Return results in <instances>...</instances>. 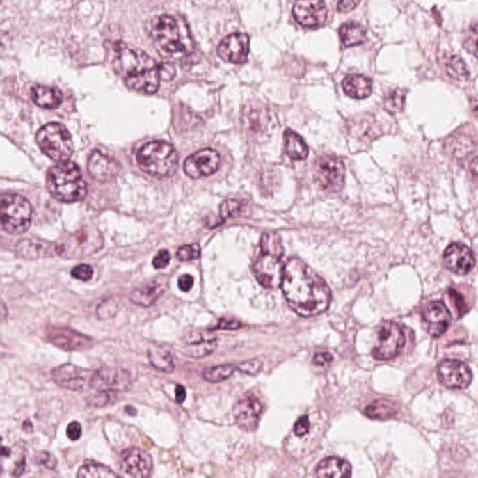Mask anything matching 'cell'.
Here are the masks:
<instances>
[{"label": "cell", "mask_w": 478, "mask_h": 478, "mask_svg": "<svg viewBox=\"0 0 478 478\" xmlns=\"http://www.w3.org/2000/svg\"><path fill=\"white\" fill-rule=\"evenodd\" d=\"M31 98L40 108L54 109L61 105L64 95L56 87L35 86L31 90Z\"/></svg>", "instance_id": "cell-27"}, {"label": "cell", "mask_w": 478, "mask_h": 478, "mask_svg": "<svg viewBox=\"0 0 478 478\" xmlns=\"http://www.w3.org/2000/svg\"><path fill=\"white\" fill-rule=\"evenodd\" d=\"M77 477L80 478L117 477L118 475L108 466L99 463H87L79 469Z\"/></svg>", "instance_id": "cell-34"}, {"label": "cell", "mask_w": 478, "mask_h": 478, "mask_svg": "<svg viewBox=\"0 0 478 478\" xmlns=\"http://www.w3.org/2000/svg\"><path fill=\"white\" fill-rule=\"evenodd\" d=\"M37 143L43 154L56 162L68 161L74 152L72 136L61 124H49L38 131Z\"/></svg>", "instance_id": "cell-6"}, {"label": "cell", "mask_w": 478, "mask_h": 478, "mask_svg": "<svg viewBox=\"0 0 478 478\" xmlns=\"http://www.w3.org/2000/svg\"><path fill=\"white\" fill-rule=\"evenodd\" d=\"M24 468H26V460L23 459L21 461H19L15 470H13V475H15V477H20V475L24 474Z\"/></svg>", "instance_id": "cell-58"}, {"label": "cell", "mask_w": 478, "mask_h": 478, "mask_svg": "<svg viewBox=\"0 0 478 478\" xmlns=\"http://www.w3.org/2000/svg\"><path fill=\"white\" fill-rule=\"evenodd\" d=\"M116 72L124 78L128 88L143 94H155L159 89L160 65L144 51L120 45L113 60Z\"/></svg>", "instance_id": "cell-2"}, {"label": "cell", "mask_w": 478, "mask_h": 478, "mask_svg": "<svg viewBox=\"0 0 478 478\" xmlns=\"http://www.w3.org/2000/svg\"><path fill=\"white\" fill-rule=\"evenodd\" d=\"M315 179L321 189L338 192L345 182L346 169L342 161L334 155H322L316 161Z\"/></svg>", "instance_id": "cell-8"}, {"label": "cell", "mask_w": 478, "mask_h": 478, "mask_svg": "<svg viewBox=\"0 0 478 478\" xmlns=\"http://www.w3.org/2000/svg\"><path fill=\"white\" fill-rule=\"evenodd\" d=\"M18 255L27 259L45 258L56 253V245L37 239L20 240L16 246Z\"/></svg>", "instance_id": "cell-26"}, {"label": "cell", "mask_w": 478, "mask_h": 478, "mask_svg": "<svg viewBox=\"0 0 478 478\" xmlns=\"http://www.w3.org/2000/svg\"><path fill=\"white\" fill-rule=\"evenodd\" d=\"M1 454L3 457H9L10 455V449H7V447H2Z\"/></svg>", "instance_id": "cell-61"}, {"label": "cell", "mask_w": 478, "mask_h": 478, "mask_svg": "<svg viewBox=\"0 0 478 478\" xmlns=\"http://www.w3.org/2000/svg\"><path fill=\"white\" fill-rule=\"evenodd\" d=\"M340 35L341 40L346 47L363 45L366 40L365 27L353 22L342 24L340 29Z\"/></svg>", "instance_id": "cell-32"}, {"label": "cell", "mask_w": 478, "mask_h": 478, "mask_svg": "<svg viewBox=\"0 0 478 478\" xmlns=\"http://www.w3.org/2000/svg\"><path fill=\"white\" fill-rule=\"evenodd\" d=\"M150 363L161 372L171 374L175 371L174 357L170 351L160 346H154L148 351Z\"/></svg>", "instance_id": "cell-31"}, {"label": "cell", "mask_w": 478, "mask_h": 478, "mask_svg": "<svg viewBox=\"0 0 478 478\" xmlns=\"http://www.w3.org/2000/svg\"><path fill=\"white\" fill-rule=\"evenodd\" d=\"M160 72L161 78L164 81L173 80L175 75H176V70H175L173 65L169 64L160 65Z\"/></svg>", "instance_id": "cell-54"}, {"label": "cell", "mask_w": 478, "mask_h": 478, "mask_svg": "<svg viewBox=\"0 0 478 478\" xmlns=\"http://www.w3.org/2000/svg\"><path fill=\"white\" fill-rule=\"evenodd\" d=\"M136 162L145 173L158 177H170L177 171L179 154L168 142L152 141L139 150Z\"/></svg>", "instance_id": "cell-5"}, {"label": "cell", "mask_w": 478, "mask_h": 478, "mask_svg": "<svg viewBox=\"0 0 478 478\" xmlns=\"http://www.w3.org/2000/svg\"><path fill=\"white\" fill-rule=\"evenodd\" d=\"M366 416L374 420H388L396 416L397 411L390 401L381 399L370 404L365 408Z\"/></svg>", "instance_id": "cell-33"}, {"label": "cell", "mask_w": 478, "mask_h": 478, "mask_svg": "<svg viewBox=\"0 0 478 478\" xmlns=\"http://www.w3.org/2000/svg\"><path fill=\"white\" fill-rule=\"evenodd\" d=\"M263 367V363H262L260 360L254 359L251 360H248L241 363L237 367V369L241 371V372L247 374V375H256L262 370Z\"/></svg>", "instance_id": "cell-46"}, {"label": "cell", "mask_w": 478, "mask_h": 478, "mask_svg": "<svg viewBox=\"0 0 478 478\" xmlns=\"http://www.w3.org/2000/svg\"><path fill=\"white\" fill-rule=\"evenodd\" d=\"M406 337L400 325L386 321L379 330L378 345L373 349L376 360H387L397 357L403 351Z\"/></svg>", "instance_id": "cell-9"}, {"label": "cell", "mask_w": 478, "mask_h": 478, "mask_svg": "<svg viewBox=\"0 0 478 478\" xmlns=\"http://www.w3.org/2000/svg\"><path fill=\"white\" fill-rule=\"evenodd\" d=\"M263 411L260 401L254 396H245L236 404L234 417L237 424L245 431L255 430Z\"/></svg>", "instance_id": "cell-22"}, {"label": "cell", "mask_w": 478, "mask_h": 478, "mask_svg": "<svg viewBox=\"0 0 478 478\" xmlns=\"http://www.w3.org/2000/svg\"><path fill=\"white\" fill-rule=\"evenodd\" d=\"M333 358L332 355L328 353V352H321V353H317L315 357H314V363L317 365H326L328 363L332 362Z\"/></svg>", "instance_id": "cell-56"}, {"label": "cell", "mask_w": 478, "mask_h": 478, "mask_svg": "<svg viewBox=\"0 0 478 478\" xmlns=\"http://www.w3.org/2000/svg\"><path fill=\"white\" fill-rule=\"evenodd\" d=\"M46 335L53 345L65 351H83L94 346L91 337L70 328L51 327Z\"/></svg>", "instance_id": "cell-15"}, {"label": "cell", "mask_w": 478, "mask_h": 478, "mask_svg": "<svg viewBox=\"0 0 478 478\" xmlns=\"http://www.w3.org/2000/svg\"><path fill=\"white\" fill-rule=\"evenodd\" d=\"M175 393H176V401L179 404H182L186 399V390L182 385H177Z\"/></svg>", "instance_id": "cell-57"}, {"label": "cell", "mask_w": 478, "mask_h": 478, "mask_svg": "<svg viewBox=\"0 0 478 478\" xmlns=\"http://www.w3.org/2000/svg\"><path fill=\"white\" fill-rule=\"evenodd\" d=\"M166 284L168 282L164 278H155L148 283H145L131 292L130 301L141 307H151L165 292Z\"/></svg>", "instance_id": "cell-24"}, {"label": "cell", "mask_w": 478, "mask_h": 478, "mask_svg": "<svg viewBox=\"0 0 478 478\" xmlns=\"http://www.w3.org/2000/svg\"><path fill=\"white\" fill-rule=\"evenodd\" d=\"M443 261L447 269L458 275L468 274L475 264L474 253L461 243L449 245L445 250Z\"/></svg>", "instance_id": "cell-21"}, {"label": "cell", "mask_w": 478, "mask_h": 478, "mask_svg": "<svg viewBox=\"0 0 478 478\" xmlns=\"http://www.w3.org/2000/svg\"><path fill=\"white\" fill-rule=\"evenodd\" d=\"M37 464H40V465H43L45 466L46 468L48 469H54L56 468L57 461L56 460V458L54 457V456H51V454H49L47 452H42L40 453L39 455L37 456Z\"/></svg>", "instance_id": "cell-48"}, {"label": "cell", "mask_w": 478, "mask_h": 478, "mask_svg": "<svg viewBox=\"0 0 478 478\" xmlns=\"http://www.w3.org/2000/svg\"><path fill=\"white\" fill-rule=\"evenodd\" d=\"M470 168H471L472 177H474V179L477 180L478 183V157H475V159L472 161Z\"/></svg>", "instance_id": "cell-59"}, {"label": "cell", "mask_w": 478, "mask_h": 478, "mask_svg": "<svg viewBox=\"0 0 478 478\" xmlns=\"http://www.w3.org/2000/svg\"><path fill=\"white\" fill-rule=\"evenodd\" d=\"M287 154L294 160H305L308 157V147L304 139L291 129L284 133Z\"/></svg>", "instance_id": "cell-30"}, {"label": "cell", "mask_w": 478, "mask_h": 478, "mask_svg": "<svg viewBox=\"0 0 478 478\" xmlns=\"http://www.w3.org/2000/svg\"><path fill=\"white\" fill-rule=\"evenodd\" d=\"M243 205L236 199H228L220 207V215L223 221L237 217L242 212Z\"/></svg>", "instance_id": "cell-39"}, {"label": "cell", "mask_w": 478, "mask_h": 478, "mask_svg": "<svg viewBox=\"0 0 478 478\" xmlns=\"http://www.w3.org/2000/svg\"><path fill=\"white\" fill-rule=\"evenodd\" d=\"M81 433H83V429H81V423L72 422L68 424L67 436L71 441H77V440L81 438Z\"/></svg>", "instance_id": "cell-50"}, {"label": "cell", "mask_w": 478, "mask_h": 478, "mask_svg": "<svg viewBox=\"0 0 478 478\" xmlns=\"http://www.w3.org/2000/svg\"><path fill=\"white\" fill-rule=\"evenodd\" d=\"M237 369L236 365H223L215 366V367L207 368L204 371V379L209 382H221L230 378L234 370Z\"/></svg>", "instance_id": "cell-37"}, {"label": "cell", "mask_w": 478, "mask_h": 478, "mask_svg": "<svg viewBox=\"0 0 478 478\" xmlns=\"http://www.w3.org/2000/svg\"><path fill=\"white\" fill-rule=\"evenodd\" d=\"M310 423L308 416H303L300 417L296 425H294V433L297 436H305L310 431Z\"/></svg>", "instance_id": "cell-49"}, {"label": "cell", "mask_w": 478, "mask_h": 478, "mask_svg": "<svg viewBox=\"0 0 478 478\" xmlns=\"http://www.w3.org/2000/svg\"><path fill=\"white\" fill-rule=\"evenodd\" d=\"M221 157L212 149L201 150L188 157L184 162V171L192 179L210 176L218 170Z\"/></svg>", "instance_id": "cell-16"}, {"label": "cell", "mask_w": 478, "mask_h": 478, "mask_svg": "<svg viewBox=\"0 0 478 478\" xmlns=\"http://www.w3.org/2000/svg\"><path fill=\"white\" fill-rule=\"evenodd\" d=\"M119 307L113 300H106L101 303L97 308V314L100 319H108L113 318L118 312Z\"/></svg>", "instance_id": "cell-44"}, {"label": "cell", "mask_w": 478, "mask_h": 478, "mask_svg": "<svg viewBox=\"0 0 478 478\" xmlns=\"http://www.w3.org/2000/svg\"><path fill=\"white\" fill-rule=\"evenodd\" d=\"M95 371L84 369L74 365H62L51 371V379L59 387L73 390V392H83L90 389L92 384L93 376Z\"/></svg>", "instance_id": "cell-10"}, {"label": "cell", "mask_w": 478, "mask_h": 478, "mask_svg": "<svg viewBox=\"0 0 478 478\" xmlns=\"http://www.w3.org/2000/svg\"><path fill=\"white\" fill-rule=\"evenodd\" d=\"M71 276L76 280L88 281L91 280L94 271L89 264H79V266L74 267L70 272Z\"/></svg>", "instance_id": "cell-45"}, {"label": "cell", "mask_w": 478, "mask_h": 478, "mask_svg": "<svg viewBox=\"0 0 478 478\" xmlns=\"http://www.w3.org/2000/svg\"><path fill=\"white\" fill-rule=\"evenodd\" d=\"M360 0H340L337 10L340 13H349L354 10L360 4Z\"/></svg>", "instance_id": "cell-51"}, {"label": "cell", "mask_w": 478, "mask_h": 478, "mask_svg": "<svg viewBox=\"0 0 478 478\" xmlns=\"http://www.w3.org/2000/svg\"><path fill=\"white\" fill-rule=\"evenodd\" d=\"M464 48L478 59V24L470 27L463 43Z\"/></svg>", "instance_id": "cell-41"}, {"label": "cell", "mask_w": 478, "mask_h": 478, "mask_svg": "<svg viewBox=\"0 0 478 478\" xmlns=\"http://www.w3.org/2000/svg\"><path fill=\"white\" fill-rule=\"evenodd\" d=\"M150 34L163 53L177 54L192 51L193 42L186 26L173 16L163 15L152 19Z\"/></svg>", "instance_id": "cell-4"}, {"label": "cell", "mask_w": 478, "mask_h": 478, "mask_svg": "<svg viewBox=\"0 0 478 478\" xmlns=\"http://www.w3.org/2000/svg\"><path fill=\"white\" fill-rule=\"evenodd\" d=\"M88 171L90 175L98 182H108L115 179L117 175L119 174L120 165L113 158L95 151L90 157Z\"/></svg>", "instance_id": "cell-23"}, {"label": "cell", "mask_w": 478, "mask_h": 478, "mask_svg": "<svg viewBox=\"0 0 478 478\" xmlns=\"http://www.w3.org/2000/svg\"><path fill=\"white\" fill-rule=\"evenodd\" d=\"M201 255L200 246L198 244L185 245L177 251V260L185 262L195 260Z\"/></svg>", "instance_id": "cell-42"}, {"label": "cell", "mask_w": 478, "mask_h": 478, "mask_svg": "<svg viewBox=\"0 0 478 478\" xmlns=\"http://www.w3.org/2000/svg\"><path fill=\"white\" fill-rule=\"evenodd\" d=\"M280 287L289 307L300 316L319 315L327 310L332 300L324 278L300 259L287 262Z\"/></svg>", "instance_id": "cell-1"}, {"label": "cell", "mask_w": 478, "mask_h": 478, "mask_svg": "<svg viewBox=\"0 0 478 478\" xmlns=\"http://www.w3.org/2000/svg\"><path fill=\"white\" fill-rule=\"evenodd\" d=\"M193 282L195 280H193L192 276L183 275L177 280V285H179L180 291L189 292L193 288Z\"/></svg>", "instance_id": "cell-52"}, {"label": "cell", "mask_w": 478, "mask_h": 478, "mask_svg": "<svg viewBox=\"0 0 478 478\" xmlns=\"http://www.w3.org/2000/svg\"><path fill=\"white\" fill-rule=\"evenodd\" d=\"M87 404L94 408H103L106 404L113 401V396L111 392H104V390H97L94 395H91L86 398Z\"/></svg>", "instance_id": "cell-43"}, {"label": "cell", "mask_w": 478, "mask_h": 478, "mask_svg": "<svg viewBox=\"0 0 478 478\" xmlns=\"http://www.w3.org/2000/svg\"><path fill=\"white\" fill-rule=\"evenodd\" d=\"M47 188L56 200L74 203L83 200L87 193V185L80 168L70 161L58 162L48 171Z\"/></svg>", "instance_id": "cell-3"}, {"label": "cell", "mask_w": 478, "mask_h": 478, "mask_svg": "<svg viewBox=\"0 0 478 478\" xmlns=\"http://www.w3.org/2000/svg\"><path fill=\"white\" fill-rule=\"evenodd\" d=\"M266 114L261 109H248L247 113L245 114L246 122H248V128L251 130H260L264 127V120H266Z\"/></svg>", "instance_id": "cell-40"}, {"label": "cell", "mask_w": 478, "mask_h": 478, "mask_svg": "<svg viewBox=\"0 0 478 478\" xmlns=\"http://www.w3.org/2000/svg\"><path fill=\"white\" fill-rule=\"evenodd\" d=\"M422 318L429 335L433 337H441L452 324V314L441 301L430 303L423 311Z\"/></svg>", "instance_id": "cell-20"}, {"label": "cell", "mask_w": 478, "mask_h": 478, "mask_svg": "<svg viewBox=\"0 0 478 478\" xmlns=\"http://www.w3.org/2000/svg\"><path fill=\"white\" fill-rule=\"evenodd\" d=\"M240 327H241V324L239 321H232V319H222L216 326V329L237 330Z\"/></svg>", "instance_id": "cell-55"}, {"label": "cell", "mask_w": 478, "mask_h": 478, "mask_svg": "<svg viewBox=\"0 0 478 478\" xmlns=\"http://www.w3.org/2000/svg\"><path fill=\"white\" fill-rule=\"evenodd\" d=\"M132 385L130 373L122 368L104 366L95 370L92 379V389L109 392H127Z\"/></svg>", "instance_id": "cell-11"}, {"label": "cell", "mask_w": 478, "mask_h": 478, "mask_svg": "<svg viewBox=\"0 0 478 478\" xmlns=\"http://www.w3.org/2000/svg\"><path fill=\"white\" fill-rule=\"evenodd\" d=\"M250 53V38L243 33H234L223 40L218 47V54L226 62L243 64Z\"/></svg>", "instance_id": "cell-19"}, {"label": "cell", "mask_w": 478, "mask_h": 478, "mask_svg": "<svg viewBox=\"0 0 478 478\" xmlns=\"http://www.w3.org/2000/svg\"><path fill=\"white\" fill-rule=\"evenodd\" d=\"M316 475L324 478L349 477L351 475V466L343 459L327 458L317 467Z\"/></svg>", "instance_id": "cell-28"}, {"label": "cell", "mask_w": 478, "mask_h": 478, "mask_svg": "<svg viewBox=\"0 0 478 478\" xmlns=\"http://www.w3.org/2000/svg\"><path fill=\"white\" fill-rule=\"evenodd\" d=\"M449 296L452 297V301L455 303V305L457 307L459 312L461 314L465 312L467 305L465 303H464L463 297L461 296L458 292L453 291V289H450Z\"/></svg>", "instance_id": "cell-53"}, {"label": "cell", "mask_w": 478, "mask_h": 478, "mask_svg": "<svg viewBox=\"0 0 478 478\" xmlns=\"http://www.w3.org/2000/svg\"><path fill=\"white\" fill-rule=\"evenodd\" d=\"M1 225L4 231L21 234L29 230L32 220V207L24 196L3 193L1 196Z\"/></svg>", "instance_id": "cell-7"}, {"label": "cell", "mask_w": 478, "mask_h": 478, "mask_svg": "<svg viewBox=\"0 0 478 478\" xmlns=\"http://www.w3.org/2000/svg\"><path fill=\"white\" fill-rule=\"evenodd\" d=\"M404 101H406V92L401 89L393 90L385 97V109L390 113H398L403 109Z\"/></svg>", "instance_id": "cell-38"}, {"label": "cell", "mask_w": 478, "mask_h": 478, "mask_svg": "<svg viewBox=\"0 0 478 478\" xmlns=\"http://www.w3.org/2000/svg\"><path fill=\"white\" fill-rule=\"evenodd\" d=\"M262 253H271L282 257L284 253L281 237L277 234H264L260 243Z\"/></svg>", "instance_id": "cell-36"}, {"label": "cell", "mask_w": 478, "mask_h": 478, "mask_svg": "<svg viewBox=\"0 0 478 478\" xmlns=\"http://www.w3.org/2000/svg\"><path fill=\"white\" fill-rule=\"evenodd\" d=\"M438 379L449 389H466L471 384L472 371L465 363L458 360H445L438 367Z\"/></svg>", "instance_id": "cell-14"}, {"label": "cell", "mask_w": 478, "mask_h": 478, "mask_svg": "<svg viewBox=\"0 0 478 478\" xmlns=\"http://www.w3.org/2000/svg\"><path fill=\"white\" fill-rule=\"evenodd\" d=\"M327 13L322 0H296L292 9L296 20L305 27L322 26L326 21Z\"/></svg>", "instance_id": "cell-17"}, {"label": "cell", "mask_w": 478, "mask_h": 478, "mask_svg": "<svg viewBox=\"0 0 478 478\" xmlns=\"http://www.w3.org/2000/svg\"><path fill=\"white\" fill-rule=\"evenodd\" d=\"M446 70L447 74L455 80L464 81L469 78L465 63L458 56H452L447 59Z\"/></svg>", "instance_id": "cell-35"}, {"label": "cell", "mask_w": 478, "mask_h": 478, "mask_svg": "<svg viewBox=\"0 0 478 478\" xmlns=\"http://www.w3.org/2000/svg\"><path fill=\"white\" fill-rule=\"evenodd\" d=\"M342 86L346 94L355 99H365L372 94V81L363 75H349L343 81Z\"/></svg>", "instance_id": "cell-29"}, {"label": "cell", "mask_w": 478, "mask_h": 478, "mask_svg": "<svg viewBox=\"0 0 478 478\" xmlns=\"http://www.w3.org/2000/svg\"><path fill=\"white\" fill-rule=\"evenodd\" d=\"M472 111H474L475 117L478 118V101H475L474 106H472Z\"/></svg>", "instance_id": "cell-62"}, {"label": "cell", "mask_w": 478, "mask_h": 478, "mask_svg": "<svg viewBox=\"0 0 478 478\" xmlns=\"http://www.w3.org/2000/svg\"><path fill=\"white\" fill-rule=\"evenodd\" d=\"M23 429L24 431H27V433H30V431H33L32 423L30 422L29 420H26V422H24Z\"/></svg>", "instance_id": "cell-60"}, {"label": "cell", "mask_w": 478, "mask_h": 478, "mask_svg": "<svg viewBox=\"0 0 478 478\" xmlns=\"http://www.w3.org/2000/svg\"><path fill=\"white\" fill-rule=\"evenodd\" d=\"M101 244L99 234L92 233L90 229H83L68 237L67 241L57 244L56 254L68 258L88 255L97 251Z\"/></svg>", "instance_id": "cell-12"}, {"label": "cell", "mask_w": 478, "mask_h": 478, "mask_svg": "<svg viewBox=\"0 0 478 478\" xmlns=\"http://www.w3.org/2000/svg\"><path fill=\"white\" fill-rule=\"evenodd\" d=\"M282 257L262 253L254 266L257 280L266 289H277L282 283L284 267Z\"/></svg>", "instance_id": "cell-13"}, {"label": "cell", "mask_w": 478, "mask_h": 478, "mask_svg": "<svg viewBox=\"0 0 478 478\" xmlns=\"http://www.w3.org/2000/svg\"><path fill=\"white\" fill-rule=\"evenodd\" d=\"M218 342L216 338L203 337L200 334H193L185 338L183 342L182 353L186 356L204 358L212 354L217 348Z\"/></svg>", "instance_id": "cell-25"}, {"label": "cell", "mask_w": 478, "mask_h": 478, "mask_svg": "<svg viewBox=\"0 0 478 478\" xmlns=\"http://www.w3.org/2000/svg\"><path fill=\"white\" fill-rule=\"evenodd\" d=\"M169 261H170V254L168 250H162L154 257L152 264H154V269H163L168 266Z\"/></svg>", "instance_id": "cell-47"}, {"label": "cell", "mask_w": 478, "mask_h": 478, "mask_svg": "<svg viewBox=\"0 0 478 478\" xmlns=\"http://www.w3.org/2000/svg\"><path fill=\"white\" fill-rule=\"evenodd\" d=\"M121 469L128 477H149L152 471V459L144 450L130 447L122 452Z\"/></svg>", "instance_id": "cell-18"}]
</instances>
